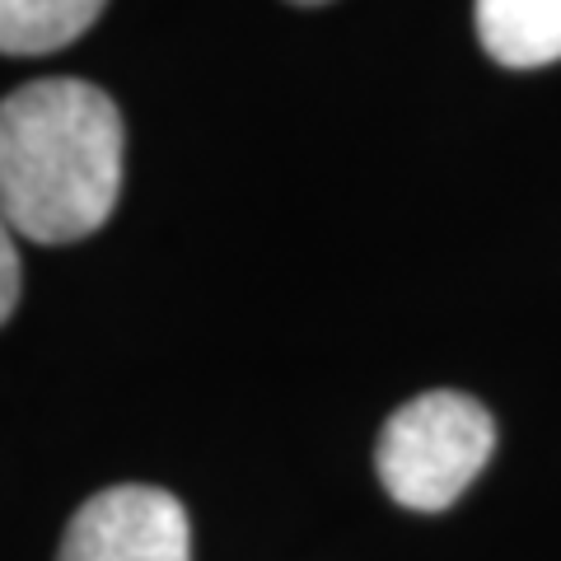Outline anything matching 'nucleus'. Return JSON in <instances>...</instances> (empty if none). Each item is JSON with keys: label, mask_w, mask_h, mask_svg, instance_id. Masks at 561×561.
I'll list each match as a JSON object with an SVG mask.
<instances>
[{"label": "nucleus", "mask_w": 561, "mask_h": 561, "mask_svg": "<svg viewBox=\"0 0 561 561\" xmlns=\"http://www.w3.org/2000/svg\"><path fill=\"white\" fill-rule=\"evenodd\" d=\"M496 426L491 412L468 393H421L383 421L375 445V472L383 491L408 511H449L463 491L478 482Z\"/></svg>", "instance_id": "f03ea898"}, {"label": "nucleus", "mask_w": 561, "mask_h": 561, "mask_svg": "<svg viewBox=\"0 0 561 561\" xmlns=\"http://www.w3.org/2000/svg\"><path fill=\"white\" fill-rule=\"evenodd\" d=\"M478 38L515 70L561 61V0H478Z\"/></svg>", "instance_id": "20e7f679"}, {"label": "nucleus", "mask_w": 561, "mask_h": 561, "mask_svg": "<svg viewBox=\"0 0 561 561\" xmlns=\"http://www.w3.org/2000/svg\"><path fill=\"white\" fill-rule=\"evenodd\" d=\"M57 561H192L187 511L160 486H108L66 524Z\"/></svg>", "instance_id": "7ed1b4c3"}, {"label": "nucleus", "mask_w": 561, "mask_h": 561, "mask_svg": "<svg viewBox=\"0 0 561 561\" xmlns=\"http://www.w3.org/2000/svg\"><path fill=\"white\" fill-rule=\"evenodd\" d=\"M20 286H24V272H20V249H14V230L0 220V323L20 305Z\"/></svg>", "instance_id": "423d86ee"}, {"label": "nucleus", "mask_w": 561, "mask_h": 561, "mask_svg": "<svg viewBox=\"0 0 561 561\" xmlns=\"http://www.w3.org/2000/svg\"><path fill=\"white\" fill-rule=\"evenodd\" d=\"M290 5H323V0H290Z\"/></svg>", "instance_id": "0eeeda50"}, {"label": "nucleus", "mask_w": 561, "mask_h": 561, "mask_svg": "<svg viewBox=\"0 0 561 561\" xmlns=\"http://www.w3.org/2000/svg\"><path fill=\"white\" fill-rule=\"evenodd\" d=\"M108 0H0V57H43L76 43Z\"/></svg>", "instance_id": "39448f33"}, {"label": "nucleus", "mask_w": 561, "mask_h": 561, "mask_svg": "<svg viewBox=\"0 0 561 561\" xmlns=\"http://www.w3.org/2000/svg\"><path fill=\"white\" fill-rule=\"evenodd\" d=\"M122 192V113L84 80H33L0 99V220L28 243H76Z\"/></svg>", "instance_id": "f257e3e1"}]
</instances>
